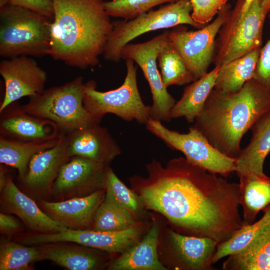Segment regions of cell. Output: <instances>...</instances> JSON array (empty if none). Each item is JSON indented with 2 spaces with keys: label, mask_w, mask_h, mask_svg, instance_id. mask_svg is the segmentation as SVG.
Returning a JSON list of instances; mask_svg holds the SVG:
<instances>
[{
  "label": "cell",
  "mask_w": 270,
  "mask_h": 270,
  "mask_svg": "<svg viewBox=\"0 0 270 270\" xmlns=\"http://www.w3.org/2000/svg\"><path fill=\"white\" fill-rule=\"evenodd\" d=\"M22 222L8 214L0 212V234L6 236L10 237L22 232L26 226Z\"/></svg>",
  "instance_id": "38"
},
{
  "label": "cell",
  "mask_w": 270,
  "mask_h": 270,
  "mask_svg": "<svg viewBox=\"0 0 270 270\" xmlns=\"http://www.w3.org/2000/svg\"><path fill=\"white\" fill-rule=\"evenodd\" d=\"M230 12L225 5L210 24L196 30L180 25L168 32V38L196 80L208 72L216 52V37Z\"/></svg>",
  "instance_id": "11"
},
{
  "label": "cell",
  "mask_w": 270,
  "mask_h": 270,
  "mask_svg": "<svg viewBox=\"0 0 270 270\" xmlns=\"http://www.w3.org/2000/svg\"><path fill=\"white\" fill-rule=\"evenodd\" d=\"M270 222V208L258 221L244 224L226 240L218 244L212 258V264L226 256L240 252L252 242L260 230Z\"/></svg>",
  "instance_id": "31"
},
{
  "label": "cell",
  "mask_w": 270,
  "mask_h": 270,
  "mask_svg": "<svg viewBox=\"0 0 270 270\" xmlns=\"http://www.w3.org/2000/svg\"><path fill=\"white\" fill-rule=\"evenodd\" d=\"M8 4V0H0V9L4 8Z\"/></svg>",
  "instance_id": "42"
},
{
  "label": "cell",
  "mask_w": 270,
  "mask_h": 270,
  "mask_svg": "<svg viewBox=\"0 0 270 270\" xmlns=\"http://www.w3.org/2000/svg\"><path fill=\"white\" fill-rule=\"evenodd\" d=\"M0 114V136L8 139L44 142L56 138L61 133L54 123L26 112L15 102Z\"/></svg>",
  "instance_id": "17"
},
{
  "label": "cell",
  "mask_w": 270,
  "mask_h": 270,
  "mask_svg": "<svg viewBox=\"0 0 270 270\" xmlns=\"http://www.w3.org/2000/svg\"><path fill=\"white\" fill-rule=\"evenodd\" d=\"M108 168L86 158L70 157L61 166L54 182V201L84 197L106 189Z\"/></svg>",
  "instance_id": "13"
},
{
  "label": "cell",
  "mask_w": 270,
  "mask_h": 270,
  "mask_svg": "<svg viewBox=\"0 0 270 270\" xmlns=\"http://www.w3.org/2000/svg\"><path fill=\"white\" fill-rule=\"evenodd\" d=\"M270 20V12L268 14ZM253 78L270 90V39L262 47Z\"/></svg>",
  "instance_id": "36"
},
{
  "label": "cell",
  "mask_w": 270,
  "mask_h": 270,
  "mask_svg": "<svg viewBox=\"0 0 270 270\" xmlns=\"http://www.w3.org/2000/svg\"><path fill=\"white\" fill-rule=\"evenodd\" d=\"M162 82L168 88L194 81L180 52L170 41L158 54L157 58Z\"/></svg>",
  "instance_id": "29"
},
{
  "label": "cell",
  "mask_w": 270,
  "mask_h": 270,
  "mask_svg": "<svg viewBox=\"0 0 270 270\" xmlns=\"http://www.w3.org/2000/svg\"><path fill=\"white\" fill-rule=\"evenodd\" d=\"M141 233L138 227L114 232H100L92 230H66L56 234L22 232L14 240L26 246L68 242H76L109 253H123L136 244Z\"/></svg>",
  "instance_id": "12"
},
{
  "label": "cell",
  "mask_w": 270,
  "mask_h": 270,
  "mask_svg": "<svg viewBox=\"0 0 270 270\" xmlns=\"http://www.w3.org/2000/svg\"><path fill=\"white\" fill-rule=\"evenodd\" d=\"M106 189L84 197L60 201L37 200L41 210L52 219L73 230H92L95 212L104 199Z\"/></svg>",
  "instance_id": "18"
},
{
  "label": "cell",
  "mask_w": 270,
  "mask_h": 270,
  "mask_svg": "<svg viewBox=\"0 0 270 270\" xmlns=\"http://www.w3.org/2000/svg\"><path fill=\"white\" fill-rule=\"evenodd\" d=\"M240 178V203L244 224H252L260 211L270 208V177L250 173Z\"/></svg>",
  "instance_id": "24"
},
{
  "label": "cell",
  "mask_w": 270,
  "mask_h": 270,
  "mask_svg": "<svg viewBox=\"0 0 270 270\" xmlns=\"http://www.w3.org/2000/svg\"><path fill=\"white\" fill-rule=\"evenodd\" d=\"M50 55L85 69L100 63L113 28L103 0H52Z\"/></svg>",
  "instance_id": "2"
},
{
  "label": "cell",
  "mask_w": 270,
  "mask_h": 270,
  "mask_svg": "<svg viewBox=\"0 0 270 270\" xmlns=\"http://www.w3.org/2000/svg\"><path fill=\"white\" fill-rule=\"evenodd\" d=\"M240 197L239 184L179 158L169 162L152 186L148 204L176 226L220 244L244 224Z\"/></svg>",
  "instance_id": "1"
},
{
  "label": "cell",
  "mask_w": 270,
  "mask_h": 270,
  "mask_svg": "<svg viewBox=\"0 0 270 270\" xmlns=\"http://www.w3.org/2000/svg\"><path fill=\"white\" fill-rule=\"evenodd\" d=\"M0 192V212L17 216L30 232L56 234L67 228L56 222L14 184L10 175Z\"/></svg>",
  "instance_id": "16"
},
{
  "label": "cell",
  "mask_w": 270,
  "mask_h": 270,
  "mask_svg": "<svg viewBox=\"0 0 270 270\" xmlns=\"http://www.w3.org/2000/svg\"><path fill=\"white\" fill-rule=\"evenodd\" d=\"M159 228L154 222L151 228L144 238L136 243L108 267L110 270H166V268L160 262L156 248Z\"/></svg>",
  "instance_id": "22"
},
{
  "label": "cell",
  "mask_w": 270,
  "mask_h": 270,
  "mask_svg": "<svg viewBox=\"0 0 270 270\" xmlns=\"http://www.w3.org/2000/svg\"><path fill=\"white\" fill-rule=\"evenodd\" d=\"M242 2L230 11L219 30L212 61L215 66H221L262 47L264 24L268 14L259 0H254L244 12L240 9Z\"/></svg>",
  "instance_id": "7"
},
{
  "label": "cell",
  "mask_w": 270,
  "mask_h": 270,
  "mask_svg": "<svg viewBox=\"0 0 270 270\" xmlns=\"http://www.w3.org/2000/svg\"><path fill=\"white\" fill-rule=\"evenodd\" d=\"M192 10L190 0H178L132 20L112 22L113 28L103 54L104 59L119 62L122 59V48L137 37L149 32L184 24L197 28L206 26L198 24L192 19Z\"/></svg>",
  "instance_id": "6"
},
{
  "label": "cell",
  "mask_w": 270,
  "mask_h": 270,
  "mask_svg": "<svg viewBox=\"0 0 270 270\" xmlns=\"http://www.w3.org/2000/svg\"><path fill=\"white\" fill-rule=\"evenodd\" d=\"M146 129L168 147L182 152L194 165L208 172L228 176L236 170V158H230L214 147L194 126L186 134H181L166 127L162 122L150 118Z\"/></svg>",
  "instance_id": "9"
},
{
  "label": "cell",
  "mask_w": 270,
  "mask_h": 270,
  "mask_svg": "<svg viewBox=\"0 0 270 270\" xmlns=\"http://www.w3.org/2000/svg\"><path fill=\"white\" fill-rule=\"evenodd\" d=\"M228 0H190L192 10V17L197 23L202 25L210 22Z\"/></svg>",
  "instance_id": "35"
},
{
  "label": "cell",
  "mask_w": 270,
  "mask_h": 270,
  "mask_svg": "<svg viewBox=\"0 0 270 270\" xmlns=\"http://www.w3.org/2000/svg\"><path fill=\"white\" fill-rule=\"evenodd\" d=\"M0 74L5 91L0 112L10 104L24 96H32L44 90L46 72L29 56L8 58L0 62Z\"/></svg>",
  "instance_id": "15"
},
{
  "label": "cell",
  "mask_w": 270,
  "mask_h": 270,
  "mask_svg": "<svg viewBox=\"0 0 270 270\" xmlns=\"http://www.w3.org/2000/svg\"><path fill=\"white\" fill-rule=\"evenodd\" d=\"M70 157L79 156L108 164L121 149L108 129L96 124L66 134Z\"/></svg>",
  "instance_id": "19"
},
{
  "label": "cell",
  "mask_w": 270,
  "mask_h": 270,
  "mask_svg": "<svg viewBox=\"0 0 270 270\" xmlns=\"http://www.w3.org/2000/svg\"><path fill=\"white\" fill-rule=\"evenodd\" d=\"M174 249L181 262L194 270H211L212 258L218 242L206 237L187 236L170 232Z\"/></svg>",
  "instance_id": "23"
},
{
  "label": "cell",
  "mask_w": 270,
  "mask_h": 270,
  "mask_svg": "<svg viewBox=\"0 0 270 270\" xmlns=\"http://www.w3.org/2000/svg\"><path fill=\"white\" fill-rule=\"evenodd\" d=\"M132 212L104 201L98 208L93 220L92 230L114 232L134 226Z\"/></svg>",
  "instance_id": "32"
},
{
  "label": "cell",
  "mask_w": 270,
  "mask_h": 270,
  "mask_svg": "<svg viewBox=\"0 0 270 270\" xmlns=\"http://www.w3.org/2000/svg\"><path fill=\"white\" fill-rule=\"evenodd\" d=\"M250 130L249 144L236 158L235 172L238 176L250 173L264 174V162L270 152V112L258 119Z\"/></svg>",
  "instance_id": "21"
},
{
  "label": "cell",
  "mask_w": 270,
  "mask_h": 270,
  "mask_svg": "<svg viewBox=\"0 0 270 270\" xmlns=\"http://www.w3.org/2000/svg\"><path fill=\"white\" fill-rule=\"evenodd\" d=\"M178 0H112L104 2L106 12L110 16L125 20L134 19L152 8Z\"/></svg>",
  "instance_id": "34"
},
{
  "label": "cell",
  "mask_w": 270,
  "mask_h": 270,
  "mask_svg": "<svg viewBox=\"0 0 270 270\" xmlns=\"http://www.w3.org/2000/svg\"><path fill=\"white\" fill-rule=\"evenodd\" d=\"M84 84L83 78L78 76L29 97L22 106L30 114L53 122L64 134L100 124L101 120L92 116L84 106Z\"/></svg>",
  "instance_id": "5"
},
{
  "label": "cell",
  "mask_w": 270,
  "mask_h": 270,
  "mask_svg": "<svg viewBox=\"0 0 270 270\" xmlns=\"http://www.w3.org/2000/svg\"><path fill=\"white\" fill-rule=\"evenodd\" d=\"M262 8L268 14L270 12V0H259Z\"/></svg>",
  "instance_id": "41"
},
{
  "label": "cell",
  "mask_w": 270,
  "mask_h": 270,
  "mask_svg": "<svg viewBox=\"0 0 270 270\" xmlns=\"http://www.w3.org/2000/svg\"><path fill=\"white\" fill-rule=\"evenodd\" d=\"M50 19L29 9L8 4L0 9V55H50L51 50Z\"/></svg>",
  "instance_id": "4"
},
{
  "label": "cell",
  "mask_w": 270,
  "mask_h": 270,
  "mask_svg": "<svg viewBox=\"0 0 270 270\" xmlns=\"http://www.w3.org/2000/svg\"><path fill=\"white\" fill-rule=\"evenodd\" d=\"M228 256L223 269L270 270V222L244 250Z\"/></svg>",
  "instance_id": "26"
},
{
  "label": "cell",
  "mask_w": 270,
  "mask_h": 270,
  "mask_svg": "<svg viewBox=\"0 0 270 270\" xmlns=\"http://www.w3.org/2000/svg\"><path fill=\"white\" fill-rule=\"evenodd\" d=\"M104 201L130 212L137 210L139 204L135 194L117 177L108 167Z\"/></svg>",
  "instance_id": "33"
},
{
  "label": "cell",
  "mask_w": 270,
  "mask_h": 270,
  "mask_svg": "<svg viewBox=\"0 0 270 270\" xmlns=\"http://www.w3.org/2000/svg\"><path fill=\"white\" fill-rule=\"evenodd\" d=\"M268 112L270 90L252 78L232 94L213 89L193 126L220 152L236 158L242 136Z\"/></svg>",
  "instance_id": "3"
},
{
  "label": "cell",
  "mask_w": 270,
  "mask_h": 270,
  "mask_svg": "<svg viewBox=\"0 0 270 270\" xmlns=\"http://www.w3.org/2000/svg\"><path fill=\"white\" fill-rule=\"evenodd\" d=\"M45 260L38 245L26 246L14 240H1L0 270H20L23 266Z\"/></svg>",
  "instance_id": "30"
},
{
  "label": "cell",
  "mask_w": 270,
  "mask_h": 270,
  "mask_svg": "<svg viewBox=\"0 0 270 270\" xmlns=\"http://www.w3.org/2000/svg\"><path fill=\"white\" fill-rule=\"evenodd\" d=\"M9 4L29 9L48 19L54 15L52 0H8Z\"/></svg>",
  "instance_id": "37"
},
{
  "label": "cell",
  "mask_w": 270,
  "mask_h": 270,
  "mask_svg": "<svg viewBox=\"0 0 270 270\" xmlns=\"http://www.w3.org/2000/svg\"><path fill=\"white\" fill-rule=\"evenodd\" d=\"M254 0H243L240 6L241 10L244 12L246 11Z\"/></svg>",
  "instance_id": "40"
},
{
  "label": "cell",
  "mask_w": 270,
  "mask_h": 270,
  "mask_svg": "<svg viewBox=\"0 0 270 270\" xmlns=\"http://www.w3.org/2000/svg\"><path fill=\"white\" fill-rule=\"evenodd\" d=\"M126 76L118 88L106 92L96 89V82L84 83L83 102L85 108L94 116L102 120L106 114H112L130 122L136 120L145 124L150 118V106L142 100L136 80V67L132 59H126Z\"/></svg>",
  "instance_id": "8"
},
{
  "label": "cell",
  "mask_w": 270,
  "mask_h": 270,
  "mask_svg": "<svg viewBox=\"0 0 270 270\" xmlns=\"http://www.w3.org/2000/svg\"><path fill=\"white\" fill-rule=\"evenodd\" d=\"M220 68L219 66H214L212 70L184 88L182 97L172 109V119L184 117L188 122H194L214 88Z\"/></svg>",
  "instance_id": "25"
},
{
  "label": "cell",
  "mask_w": 270,
  "mask_h": 270,
  "mask_svg": "<svg viewBox=\"0 0 270 270\" xmlns=\"http://www.w3.org/2000/svg\"><path fill=\"white\" fill-rule=\"evenodd\" d=\"M70 158L66 134L62 133L55 146L32 158L18 188L32 199L50 200L60 168Z\"/></svg>",
  "instance_id": "14"
},
{
  "label": "cell",
  "mask_w": 270,
  "mask_h": 270,
  "mask_svg": "<svg viewBox=\"0 0 270 270\" xmlns=\"http://www.w3.org/2000/svg\"><path fill=\"white\" fill-rule=\"evenodd\" d=\"M45 260L70 270H92L103 266L105 258L96 249L76 242H62L38 245Z\"/></svg>",
  "instance_id": "20"
},
{
  "label": "cell",
  "mask_w": 270,
  "mask_h": 270,
  "mask_svg": "<svg viewBox=\"0 0 270 270\" xmlns=\"http://www.w3.org/2000/svg\"><path fill=\"white\" fill-rule=\"evenodd\" d=\"M62 133L56 138L44 142H21L0 136V164L16 168L18 180H20L26 172L32 158L55 146Z\"/></svg>",
  "instance_id": "28"
},
{
  "label": "cell",
  "mask_w": 270,
  "mask_h": 270,
  "mask_svg": "<svg viewBox=\"0 0 270 270\" xmlns=\"http://www.w3.org/2000/svg\"><path fill=\"white\" fill-rule=\"evenodd\" d=\"M261 48L220 66L214 90L224 94L236 92L253 78Z\"/></svg>",
  "instance_id": "27"
},
{
  "label": "cell",
  "mask_w": 270,
  "mask_h": 270,
  "mask_svg": "<svg viewBox=\"0 0 270 270\" xmlns=\"http://www.w3.org/2000/svg\"><path fill=\"white\" fill-rule=\"evenodd\" d=\"M168 32L165 30L145 42L128 43L120 52L122 58L132 59L141 68L152 95L150 118L160 122H169L172 119L171 110L176 102L164 86L158 68V56L170 42Z\"/></svg>",
  "instance_id": "10"
},
{
  "label": "cell",
  "mask_w": 270,
  "mask_h": 270,
  "mask_svg": "<svg viewBox=\"0 0 270 270\" xmlns=\"http://www.w3.org/2000/svg\"><path fill=\"white\" fill-rule=\"evenodd\" d=\"M6 165L0 164V191L4 187L8 178L10 176L8 170L6 167Z\"/></svg>",
  "instance_id": "39"
}]
</instances>
